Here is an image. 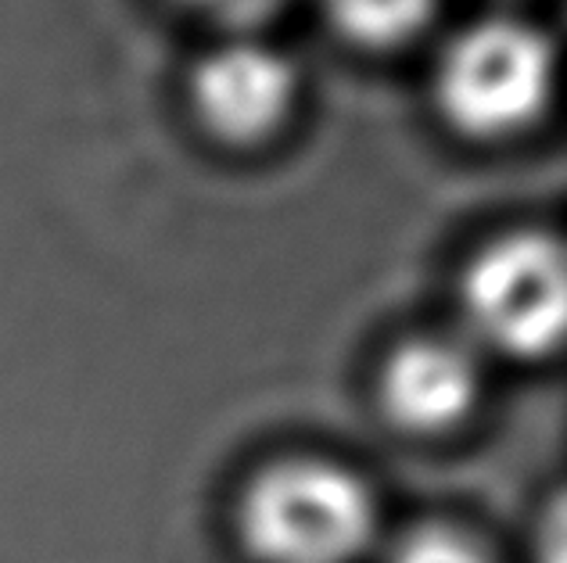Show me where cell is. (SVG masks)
Listing matches in <instances>:
<instances>
[{
	"label": "cell",
	"mask_w": 567,
	"mask_h": 563,
	"mask_svg": "<svg viewBox=\"0 0 567 563\" xmlns=\"http://www.w3.org/2000/svg\"><path fill=\"white\" fill-rule=\"evenodd\" d=\"M237 535L256 563H355L378 535V502L346 463L288 456L248 478Z\"/></svg>",
	"instance_id": "cell-1"
},
{
	"label": "cell",
	"mask_w": 567,
	"mask_h": 563,
	"mask_svg": "<svg viewBox=\"0 0 567 563\" xmlns=\"http://www.w3.org/2000/svg\"><path fill=\"white\" fill-rule=\"evenodd\" d=\"M471 337L506 359H554L567 348V241L514 230L488 241L460 280Z\"/></svg>",
	"instance_id": "cell-2"
},
{
	"label": "cell",
	"mask_w": 567,
	"mask_h": 563,
	"mask_svg": "<svg viewBox=\"0 0 567 563\" xmlns=\"http://www.w3.org/2000/svg\"><path fill=\"white\" fill-rule=\"evenodd\" d=\"M557 54L543 29L482 19L445 43L435 69V105L471 140H503L532 126L554 97Z\"/></svg>",
	"instance_id": "cell-3"
},
{
	"label": "cell",
	"mask_w": 567,
	"mask_h": 563,
	"mask_svg": "<svg viewBox=\"0 0 567 563\" xmlns=\"http://www.w3.org/2000/svg\"><path fill=\"white\" fill-rule=\"evenodd\" d=\"M187 97L205 133L223 144L251 147L288 123L298 101V69L270 43L230 37L194 62Z\"/></svg>",
	"instance_id": "cell-4"
},
{
	"label": "cell",
	"mask_w": 567,
	"mask_h": 563,
	"mask_svg": "<svg viewBox=\"0 0 567 563\" xmlns=\"http://www.w3.org/2000/svg\"><path fill=\"white\" fill-rule=\"evenodd\" d=\"M485 395L477 345L445 334H421L381 363L378 403L384 420L410 438H445L464 427Z\"/></svg>",
	"instance_id": "cell-5"
},
{
	"label": "cell",
	"mask_w": 567,
	"mask_h": 563,
	"mask_svg": "<svg viewBox=\"0 0 567 563\" xmlns=\"http://www.w3.org/2000/svg\"><path fill=\"white\" fill-rule=\"evenodd\" d=\"M435 4L439 0H327V14L346 40L384 51L421 33Z\"/></svg>",
	"instance_id": "cell-6"
},
{
	"label": "cell",
	"mask_w": 567,
	"mask_h": 563,
	"mask_svg": "<svg viewBox=\"0 0 567 563\" xmlns=\"http://www.w3.org/2000/svg\"><path fill=\"white\" fill-rule=\"evenodd\" d=\"M388 563H492V556L464 528L421 524L399 539Z\"/></svg>",
	"instance_id": "cell-7"
},
{
	"label": "cell",
	"mask_w": 567,
	"mask_h": 563,
	"mask_svg": "<svg viewBox=\"0 0 567 563\" xmlns=\"http://www.w3.org/2000/svg\"><path fill=\"white\" fill-rule=\"evenodd\" d=\"M535 563H567V488L549 496L535 524Z\"/></svg>",
	"instance_id": "cell-8"
},
{
	"label": "cell",
	"mask_w": 567,
	"mask_h": 563,
	"mask_svg": "<svg viewBox=\"0 0 567 563\" xmlns=\"http://www.w3.org/2000/svg\"><path fill=\"white\" fill-rule=\"evenodd\" d=\"M184 8L205 14V19H216L223 25H251L266 19L280 0H181Z\"/></svg>",
	"instance_id": "cell-9"
}]
</instances>
